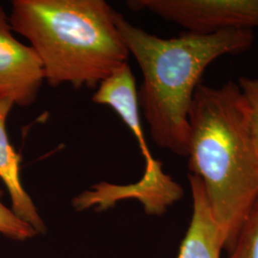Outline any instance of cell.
Instances as JSON below:
<instances>
[{
	"instance_id": "8992f818",
	"label": "cell",
	"mask_w": 258,
	"mask_h": 258,
	"mask_svg": "<svg viewBox=\"0 0 258 258\" xmlns=\"http://www.w3.org/2000/svg\"><path fill=\"white\" fill-rule=\"evenodd\" d=\"M184 195L183 187L163 170L162 163L145 168L142 179L135 184L114 185L102 182L92 190L76 197L75 208L83 211L87 208L99 207L100 210L109 208L118 200L135 198L143 204L145 212L151 215H161Z\"/></svg>"
},
{
	"instance_id": "30bf717a",
	"label": "cell",
	"mask_w": 258,
	"mask_h": 258,
	"mask_svg": "<svg viewBox=\"0 0 258 258\" xmlns=\"http://www.w3.org/2000/svg\"><path fill=\"white\" fill-rule=\"evenodd\" d=\"M230 258H258V201L244 223Z\"/></svg>"
},
{
	"instance_id": "9c48e42d",
	"label": "cell",
	"mask_w": 258,
	"mask_h": 258,
	"mask_svg": "<svg viewBox=\"0 0 258 258\" xmlns=\"http://www.w3.org/2000/svg\"><path fill=\"white\" fill-rule=\"evenodd\" d=\"M192 197V215L178 258H220L224 249L219 230L200 179L188 174Z\"/></svg>"
},
{
	"instance_id": "8fae6325",
	"label": "cell",
	"mask_w": 258,
	"mask_h": 258,
	"mask_svg": "<svg viewBox=\"0 0 258 258\" xmlns=\"http://www.w3.org/2000/svg\"><path fill=\"white\" fill-rule=\"evenodd\" d=\"M0 234L11 239L24 241L36 236L37 232L0 199Z\"/></svg>"
},
{
	"instance_id": "5b68a950",
	"label": "cell",
	"mask_w": 258,
	"mask_h": 258,
	"mask_svg": "<svg viewBox=\"0 0 258 258\" xmlns=\"http://www.w3.org/2000/svg\"><path fill=\"white\" fill-rule=\"evenodd\" d=\"M44 81L37 52L15 37L9 17L0 5V98L29 106L37 101Z\"/></svg>"
},
{
	"instance_id": "277c9868",
	"label": "cell",
	"mask_w": 258,
	"mask_h": 258,
	"mask_svg": "<svg viewBox=\"0 0 258 258\" xmlns=\"http://www.w3.org/2000/svg\"><path fill=\"white\" fill-rule=\"evenodd\" d=\"M126 5L197 34L258 28V0H130Z\"/></svg>"
},
{
	"instance_id": "ba28073f",
	"label": "cell",
	"mask_w": 258,
	"mask_h": 258,
	"mask_svg": "<svg viewBox=\"0 0 258 258\" xmlns=\"http://www.w3.org/2000/svg\"><path fill=\"white\" fill-rule=\"evenodd\" d=\"M14 105L9 100L0 98V179L9 192L13 212L37 234L44 233L46 225L21 182V157L12 146L7 133L6 122Z\"/></svg>"
},
{
	"instance_id": "7a4b0ae2",
	"label": "cell",
	"mask_w": 258,
	"mask_h": 258,
	"mask_svg": "<svg viewBox=\"0 0 258 258\" xmlns=\"http://www.w3.org/2000/svg\"><path fill=\"white\" fill-rule=\"evenodd\" d=\"M116 23L142 71L139 106L151 137L159 148L186 157L188 115L205 71L223 55L248 51L254 41L253 31H185L173 38H162L134 26L118 12Z\"/></svg>"
},
{
	"instance_id": "52a82bcc",
	"label": "cell",
	"mask_w": 258,
	"mask_h": 258,
	"mask_svg": "<svg viewBox=\"0 0 258 258\" xmlns=\"http://www.w3.org/2000/svg\"><path fill=\"white\" fill-rule=\"evenodd\" d=\"M93 102L108 105L120 116L137 141L142 155L145 159V167L156 164L158 160L154 159L148 148L142 125L138 90L128 62L124 63L110 77L100 83L93 96Z\"/></svg>"
},
{
	"instance_id": "7c38bea8",
	"label": "cell",
	"mask_w": 258,
	"mask_h": 258,
	"mask_svg": "<svg viewBox=\"0 0 258 258\" xmlns=\"http://www.w3.org/2000/svg\"><path fill=\"white\" fill-rule=\"evenodd\" d=\"M238 85L250 108L258 112V79L241 77Z\"/></svg>"
},
{
	"instance_id": "6da1fadb",
	"label": "cell",
	"mask_w": 258,
	"mask_h": 258,
	"mask_svg": "<svg viewBox=\"0 0 258 258\" xmlns=\"http://www.w3.org/2000/svg\"><path fill=\"white\" fill-rule=\"evenodd\" d=\"M251 108L238 83L200 84L188 115L189 174L200 179L212 215L231 251L258 201V163Z\"/></svg>"
},
{
	"instance_id": "3957f363",
	"label": "cell",
	"mask_w": 258,
	"mask_h": 258,
	"mask_svg": "<svg viewBox=\"0 0 258 258\" xmlns=\"http://www.w3.org/2000/svg\"><path fill=\"white\" fill-rule=\"evenodd\" d=\"M116 14L103 0H14L9 21L37 52L49 85L94 88L127 62Z\"/></svg>"
},
{
	"instance_id": "4fadbf2b",
	"label": "cell",
	"mask_w": 258,
	"mask_h": 258,
	"mask_svg": "<svg viewBox=\"0 0 258 258\" xmlns=\"http://www.w3.org/2000/svg\"><path fill=\"white\" fill-rule=\"evenodd\" d=\"M250 136H251V142L252 147L255 153V157L258 163V112L251 109V115H250Z\"/></svg>"
}]
</instances>
